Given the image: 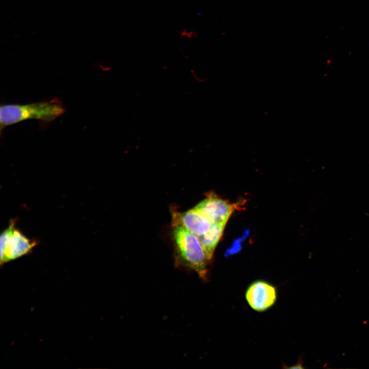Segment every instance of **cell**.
<instances>
[{
	"mask_svg": "<svg viewBox=\"0 0 369 369\" xmlns=\"http://www.w3.org/2000/svg\"><path fill=\"white\" fill-rule=\"evenodd\" d=\"M277 298L276 287L263 280H257L252 282L245 293V298L249 305L258 312L266 311L272 307Z\"/></svg>",
	"mask_w": 369,
	"mask_h": 369,
	"instance_id": "obj_4",
	"label": "cell"
},
{
	"mask_svg": "<svg viewBox=\"0 0 369 369\" xmlns=\"http://www.w3.org/2000/svg\"><path fill=\"white\" fill-rule=\"evenodd\" d=\"M194 208L201 213L212 223L226 225L235 210L234 206L229 201L210 193Z\"/></svg>",
	"mask_w": 369,
	"mask_h": 369,
	"instance_id": "obj_5",
	"label": "cell"
},
{
	"mask_svg": "<svg viewBox=\"0 0 369 369\" xmlns=\"http://www.w3.org/2000/svg\"><path fill=\"white\" fill-rule=\"evenodd\" d=\"M173 225H180L196 236L203 235L210 228V222L195 208L184 212L173 213Z\"/></svg>",
	"mask_w": 369,
	"mask_h": 369,
	"instance_id": "obj_6",
	"label": "cell"
},
{
	"mask_svg": "<svg viewBox=\"0 0 369 369\" xmlns=\"http://www.w3.org/2000/svg\"><path fill=\"white\" fill-rule=\"evenodd\" d=\"M12 220L2 233L1 242V263H5L30 253L37 241L26 237L15 227Z\"/></svg>",
	"mask_w": 369,
	"mask_h": 369,
	"instance_id": "obj_3",
	"label": "cell"
},
{
	"mask_svg": "<svg viewBox=\"0 0 369 369\" xmlns=\"http://www.w3.org/2000/svg\"><path fill=\"white\" fill-rule=\"evenodd\" d=\"M225 227L224 224L212 223L206 233L197 236L210 260L213 258L215 248L221 238Z\"/></svg>",
	"mask_w": 369,
	"mask_h": 369,
	"instance_id": "obj_7",
	"label": "cell"
},
{
	"mask_svg": "<svg viewBox=\"0 0 369 369\" xmlns=\"http://www.w3.org/2000/svg\"><path fill=\"white\" fill-rule=\"evenodd\" d=\"M173 227L177 263L194 271L202 280L207 281L210 260L198 237L180 225Z\"/></svg>",
	"mask_w": 369,
	"mask_h": 369,
	"instance_id": "obj_1",
	"label": "cell"
},
{
	"mask_svg": "<svg viewBox=\"0 0 369 369\" xmlns=\"http://www.w3.org/2000/svg\"><path fill=\"white\" fill-rule=\"evenodd\" d=\"M65 112V108L57 99L24 105H4L0 108L1 128L28 119L50 122Z\"/></svg>",
	"mask_w": 369,
	"mask_h": 369,
	"instance_id": "obj_2",
	"label": "cell"
},
{
	"mask_svg": "<svg viewBox=\"0 0 369 369\" xmlns=\"http://www.w3.org/2000/svg\"><path fill=\"white\" fill-rule=\"evenodd\" d=\"M180 37L182 39H191L196 37L197 33L191 29H184L180 32Z\"/></svg>",
	"mask_w": 369,
	"mask_h": 369,
	"instance_id": "obj_8",
	"label": "cell"
}]
</instances>
